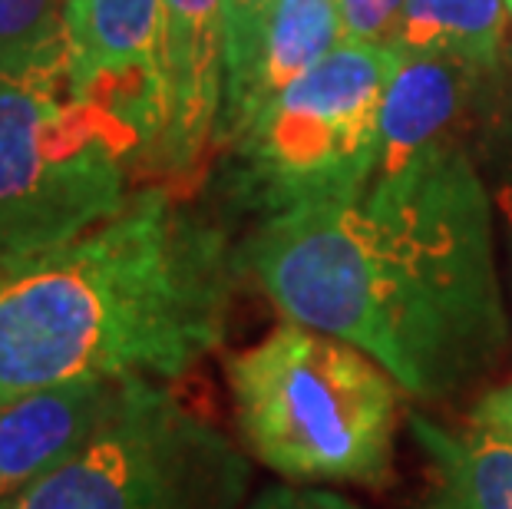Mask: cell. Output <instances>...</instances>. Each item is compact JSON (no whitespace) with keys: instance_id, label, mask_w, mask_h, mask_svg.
<instances>
[{"instance_id":"1","label":"cell","mask_w":512,"mask_h":509,"mask_svg":"<svg viewBox=\"0 0 512 509\" xmlns=\"http://www.w3.org/2000/svg\"><path fill=\"white\" fill-rule=\"evenodd\" d=\"M483 169L450 139L357 196L261 219L238 245L285 321L354 344L417 404L486 384L512 311Z\"/></svg>"},{"instance_id":"2","label":"cell","mask_w":512,"mask_h":509,"mask_svg":"<svg viewBox=\"0 0 512 509\" xmlns=\"http://www.w3.org/2000/svg\"><path fill=\"white\" fill-rule=\"evenodd\" d=\"M242 275L215 215L146 186L0 275V404L73 381L176 384L219 351Z\"/></svg>"},{"instance_id":"3","label":"cell","mask_w":512,"mask_h":509,"mask_svg":"<svg viewBox=\"0 0 512 509\" xmlns=\"http://www.w3.org/2000/svg\"><path fill=\"white\" fill-rule=\"evenodd\" d=\"M225 381L245 453L285 483H390L407 394L354 344L281 321L225 357Z\"/></svg>"},{"instance_id":"4","label":"cell","mask_w":512,"mask_h":509,"mask_svg":"<svg viewBox=\"0 0 512 509\" xmlns=\"http://www.w3.org/2000/svg\"><path fill=\"white\" fill-rule=\"evenodd\" d=\"M146 146L73 93L67 60L0 73V262L50 252L129 202Z\"/></svg>"},{"instance_id":"5","label":"cell","mask_w":512,"mask_h":509,"mask_svg":"<svg viewBox=\"0 0 512 509\" xmlns=\"http://www.w3.org/2000/svg\"><path fill=\"white\" fill-rule=\"evenodd\" d=\"M397 50L341 43L321 67L294 80L232 139V192L258 222L301 205L367 189L380 159V110Z\"/></svg>"},{"instance_id":"6","label":"cell","mask_w":512,"mask_h":509,"mask_svg":"<svg viewBox=\"0 0 512 509\" xmlns=\"http://www.w3.org/2000/svg\"><path fill=\"white\" fill-rule=\"evenodd\" d=\"M252 480L245 447L172 384L129 381L73 457L0 509H245Z\"/></svg>"},{"instance_id":"7","label":"cell","mask_w":512,"mask_h":509,"mask_svg":"<svg viewBox=\"0 0 512 509\" xmlns=\"http://www.w3.org/2000/svg\"><path fill=\"white\" fill-rule=\"evenodd\" d=\"M162 126L146 172L192 182L219 146L228 86L225 0H162Z\"/></svg>"},{"instance_id":"8","label":"cell","mask_w":512,"mask_h":509,"mask_svg":"<svg viewBox=\"0 0 512 509\" xmlns=\"http://www.w3.org/2000/svg\"><path fill=\"white\" fill-rule=\"evenodd\" d=\"M63 34L73 93L133 126L149 159L162 126V0H67Z\"/></svg>"},{"instance_id":"9","label":"cell","mask_w":512,"mask_h":509,"mask_svg":"<svg viewBox=\"0 0 512 509\" xmlns=\"http://www.w3.org/2000/svg\"><path fill=\"white\" fill-rule=\"evenodd\" d=\"M129 381H73L0 404V506L73 457L119 407Z\"/></svg>"},{"instance_id":"10","label":"cell","mask_w":512,"mask_h":509,"mask_svg":"<svg viewBox=\"0 0 512 509\" xmlns=\"http://www.w3.org/2000/svg\"><path fill=\"white\" fill-rule=\"evenodd\" d=\"M423 460L417 509H512V437L466 417L463 427L407 410Z\"/></svg>"},{"instance_id":"11","label":"cell","mask_w":512,"mask_h":509,"mask_svg":"<svg viewBox=\"0 0 512 509\" xmlns=\"http://www.w3.org/2000/svg\"><path fill=\"white\" fill-rule=\"evenodd\" d=\"M479 67L433 53H397L384 110H380L377 176L397 172L433 146L450 143V129L463 110Z\"/></svg>"},{"instance_id":"12","label":"cell","mask_w":512,"mask_h":509,"mask_svg":"<svg viewBox=\"0 0 512 509\" xmlns=\"http://www.w3.org/2000/svg\"><path fill=\"white\" fill-rule=\"evenodd\" d=\"M341 14L337 0H278L275 14L268 20L265 43H261L255 73L232 110L225 113L222 143H232L248 119L268 100L288 90L294 80L308 77L321 67L331 53L341 47Z\"/></svg>"},{"instance_id":"13","label":"cell","mask_w":512,"mask_h":509,"mask_svg":"<svg viewBox=\"0 0 512 509\" xmlns=\"http://www.w3.org/2000/svg\"><path fill=\"white\" fill-rule=\"evenodd\" d=\"M509 0H407L390 47L493 67L509 27Z\"/></svg>"},{"instance_id":"14","label":"cell","mask_w":512,"mask_h":509,"mask_svg":"<svg viewBox=\"0 0 512 509\" xmlns=\"http://www.w3.org/2000/svg\"><path fill=\"white\" fill-rule=\"evenodd\" d=\"M67 0H0V73L67 60Z\"/></svg>"},{"instance_id":"15","label":"cell","mask_w":512,"mask_h":509,"mask_svg":"<svg viewBox=\"0 0 512 509\" xmlns=\"http://www.w3.org/2000/svg\"><path fill=\"white\" fill-rule=\"evenodd\" d=\"M278 0H225V27H228V86H225V113L232 110L255 73L261 43H265L268 20L275 14ZM225 123V116H222ZM222 139V136H219Z\"/></svg>"},{"instance_id":"16","label":"cell","mask_w":512,"mask_h":509,"mask_svg":"<svg viewBox=\"0 0 512 509\" xmlns=\"http://www.w3.org/2000/svg\"><path fill=\"white\" fill-rule=\"evenodd\" d=\"M407 0H337L344 43H390Z\"/></svg>"},{"instance_id":"17","label":"cell","mask_w":512,"mask_h":509,"mask_svg":"<svg viewBox=\"0 0 512 509\" xmlns=\"http://www.w3.org/2000/svg\"><path fill=\"white\" fill-rule=\"evenodd\" d=\"M245 509H364L344 493H334L331 486H301V483H268L252 493Z\"/></svg>"},{"instance_id":"18","label":"cell","mask_w":512,"mask_h":509,"mask_svg":"<svg viewBox=\"0 0 512 509\" xmlns=\"http://www.w3.org/2000/svg\"><path fill=\"white\" fill-rule=\"evenodd\" d=\"M493 196V212H496V232L503 238L506 248V295H509V311H512V159L499 169V176L489 186Z\"/></svg>"},{"instance_id":"19","label":"cell","mask_w":512,"mask_h":509,"mask_svg":"<svg viewBox=\"0 0 512 509\" xmlns=\"http://www.w3.org/2000/svg\"><path fill=\"white\" fill-rule=\"evenodd\" d=\"M470 420L512 437V381L493 384V387H486V391H479L476 404L470 407Z\"/></svg>"},{"instance_id":"20","label":"cell","mask_w":512,"mask_h":509,"mask_svg":"<svg viewBox=\"0 0 512 509\" xmlns=\"http://www.w3.org/2000/svg\"><path fill=\"white\" fill-rule=\"evenodd\" d=\"M4 268H7V262H0V275H4Z\"/></svg>"},{"instance_id":"21","label":"cell","mask_w":512,"mask_h":509,"mask_svg":"<svg viewBox=\"0 0 512 509\" xmlns=\"http://www.w3.org/2000/svg\"><path fill=\"white\" fill-rule=\"evenodd\" d=\"M509 14H512V0H509Z\"/></svg>"}]
</instances>
